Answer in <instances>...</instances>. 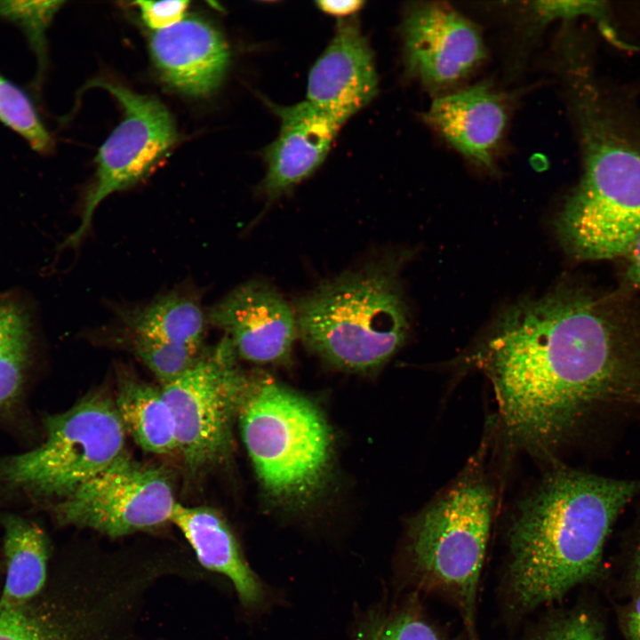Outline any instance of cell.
<instances>
[{
	"label": "cell",
	"instance_id": "obj_1",
	"mask_svg": "<svg viewBox=\"0 0 640 640\" xmlns=\"http://www.w3.org/2000/svg\"><path fill=\"white\" fill-rule=\"evenodd\" d=\"M478 357L508 433L547 450L592 409L640 391V315L561 285L508 308Z\"/></svg>",
	"mask_w": 640,
	"mask_h": 640
},
{
	"label": "cell",
	"instance_id": "obj_2",
	"mask_svg": "<svg viewBox=\"0 0 640 640\" xmlns=\"http://www.w3.org/2000/svg\"><path fill=\"white\" fill-rule=\"evenodd\" d=\"M633 481L557 469L518 507L509 531V585L516 604L534 609L595 577Z\"/></svg>",
	"mask_w": 640,
	"mask_h": 640
},
{
	"label": "cell",
	"instance_id": "obj_3",
	"mask_svg": "<svg viewBox=\"0 0 640 640\" xmlns=\"http://www.w3.org/2000/svg\"><path fill=\"white\" fill-rule=\"evenodd\" d=\"M399 262L381 260L319 285L293 309L306 346L349 371L376 369L403 346L409 313Z\"/></svg>",
	"mask_w": 640,
	"mask_h": 640
},
{
	"label": "cell",
	"instance_id": "obj_4",
	"mask_svg": "<svg viewBox=\"0 0 640 640\" xmlns=\"http://www.w3.org/2000/svg\"><path fill=\"white\" fill-rule=\"evenodd\" d=\"M237 413L265 491L290 503L313 497L324 482L332 452L330 430L316 407L272 380H248Z\"/></svg>",
	"mask_w": 640,
	"mask_h": 640
},
{
	"label": "cell",
	"instance_id": "obj_5",
	"mask_svg": "<svg viewBox=\"0 0 640 640\" xmlns=\"http://www.w3.org/2000/svg\"><path fill=\"white\" fill-rule=\"evenodd\" d=\"M493 492L476 468L467 469L410 526L414 568L457 603L470 640H478L476 605L490 536Z\"/></svg>",
	"mask_w": 640,
	"mask_h": 640
},
{
	"label": "cell",
	"instance_id": "obj_6",
	"mask_svg": "<svg viewBox=\"0 0 640 640\" xmlns=\"http://www.w3.org/2000/svg\"><path fill=\"white\" fill-rule=\"evenodd\" d=\"M38 446L0 460V482L35 498L72 493L125 454L115 402L92 395L47 419Z\"/></svg>",
	"mask_w": 640,
	"mask_h": 640
},
{
	"label": "cell",
	"instance_id": "obj_7",
	"mask_svg": "<svg viewBox=\"0 0 640 640\" xmlns=\"http://www.w3.org/2000/svg\"><path fill=\"white\" fill-rule=\"evenodd\" d=\"M236 355L225 337L161 388L174 418L178 450L192 470L220 460L229 448L232 420L248 382Z\"/></svg>",
	"mask_w": 640,
	"mask_h": 640
},
{
	"label": "cell",
	"instance_id": "obj_8",
	"mask_svg": "<svg viewBox=\"0 0 640 640\" xmlns=\"http://www.w3.org/2000/svg\"><path fill=\"white\" fill-rule=\"evenodd\" d=\"M89 85L111 93L120 103L124 117L99 150L95 180L84 196L80 223L62 248L78 246L90 231L100 203L146 177L177 140L171 115L157 100L102 80Z\"/></svg>",
	"mask_w": 640,
	"mask_h": 640
},
{
	"label": "cell",
	"instance_id": "obj_9",
	"mask_svg": "<svg viewBox=\"0 0 640 640\" xmlns=\"http://www.w3.org/2000/svg\"><path fill=\"white\" fill-rule=\"evenodd\" d=\"M176 504L164 469L124 454L64 498L56 514L65 524L116 538L171 522Z\"/></svg>",
	"mask_w": 640,
	"mask_h": 640
},
{
	"label": "cell",
	"instance_id": "obj_10",
	"mask_svg": "<svg viewBox=\"0 0 640 640\" xmlns=\"http://www.w3.org/2000/svg\"><path fill=\"white\" fill-rule=\"evenodd\" d=\"M409 74L434 92L452 87L486 57L476 26L444 2H422L407 11L402 24Z\"/></svg>",
	"mask_w": 640,
	"mask_h": 640
},
{
	"label": "cell",
	"instance_id": "obj_11",
	"mask_svg": "<svg viewBox=\"0 0 640 640\" xmlns=\"http://www.w3.org/2000/svg\"><path fill=\"white\" fill-rule=\"evenodd\" d=\"M206 315L209 324L224 331L236 354L253 363L284 361L298 334L293 308L261 281L237 286Z\"/></svg>",
	"mask_w": 640,
	"mask_h": 640
},
{
	"label": "cell",
	"instance_id": "obj_12",
	"mask_svg": "<svg viewBox=\"0 0 640 640\" xmlns=\"http://www.w3.org/2000/svg\"><path fill=\"white\" fill-rule=\"evenodd\" d=\"M509 118L506 95L486 82L436 96L425 123L460 155L492 170Z\"/></svg>",
	"mask_w": 640,
	"mask_h": 640
},
{
	"label": "cell",
	"instance_id": "obj_13",
	"mask_svg": "<svg viewBox=\"0 0 640 640\" xmlns=\"http://www.w3.org/2000/svg\"><path fill=\"white\" fill-rule=\"evenodd\" d=\"M377 88L365 37L355 24L341 23L309 72L307 100L344 124L373 99Z\"/></svg>",
	"mask_w": 640,
	"mask_h": 640
},
{
	"label": "cell",
	"instance_id": "obj_14",
	"mask_svg": "<svg viewBox=\"0 0 640 640\" xmlns=\"http://www.w3.org/2000/svg\"><path fill=\"white\" fill-rule=\"evenodd\" d=\"M154 63L164 80L190 96L212 93L222 81L229 51L211 24L187 18L156 31L150 40Z\"/></svg>",
	"mask_w": 640,
	"mask_h": 640
},
{
	"label": "cell",
	"instance_id": "obj_15",
	"mask_svg": "<svg viewBox=\"0 0 640 640\" xmlns=\"http://www.w3.org/2000/svg\"><path fill=\"white\" fill-rule=\"evenodd\" d=\"M281 126L278 137L267 148L263 191L276 197L313 173L326 157L342 126L340 121L312 105L274 106Z\"/></svg>",
	"mask_w": 640,
	"mask_h": 640
},
{
	"label": "cell",
	"instance_id": "obj_16",
	"mask_svg": "<svg viewBox=\"0 0 640 640\" xmlns=\"http://www.w3.org/2000/svg\"><path fill=\"white\" fill-rule=\"evenodd\" d=\"M171 522L183 533L198 562L232 582L241 602L247 606L262 600V588L244 559L224 520L212 509L177 503Z\"/></svg>",
	"mask_w": 640,
	"mask_h": 640
},
{
	"label": "cell",
	"instance_id": "obj_17",
	"mask_svg": "<svg viewBox=\"0 0 640 640\" xmlns=\"http://www.w3.org/2000/svg\"><path fill=\"white\" fill-rule=\"evenodd\" d=\"M116 333L186 346L196 350L209 324L199 296L174 290L142 305L121 307L116 311Z\"/></svg>",
	"mask_w": 640,
	"mask_h": 640
},
{
	"label": "cell",
	"instance_id": "obj_18",
	"mask_svg": "<svg viewBox=\"0 0 640 640\" xmlns=\"http://www.w3.org/2000/svg\"><path fill=\"white\" fill-rule=\"evenodd\" d=\"M39 334L31 300L21 292H0V412L20 397Z\"/></svg>",
	"mask_w": 640,
	"mask_h": 640
},
{
	"label": "cell",
	"instance_id": "obj_19",
	"mask_svg": "<svg viewBox=\"0 0 640 640\" xmlns=\"http://www.w3.org/2000/svg\"><path fill=\"white\" fill-rule=\"evenodd\" d=\"M6 565L1 604L23 605L42 590L47 577L48 543L43 530L20 516L3 518Z\"/></svg>",
	"mask_w": 640,
	"mask_h": 640
},
{
	"label": "cell",
	"instance_id": "obj_20",
	"mask_svg": "<svg viewBox=\"0 0 640 640\" xmlns=\"http://www.w3.org/2000/svg\"><path fill=\"white\" fill-rule=\"evenodd\" d=\"M115 404L125 432L143 450L156 454L178 450L174 418L161 389L126 379Z\"/></svg>",
	"mask_w": 640,
	"mask_h": 640
},
{
	"label": "cell",
	"instance_id": "obj_21",
	"mask_svg": "<svg viewBox=\"0 0 640 640\" xmlns=\"http://www.w3.org/2000/svg\"><path fill=\"white\" fill-rule=\"evenodd\" d=\"M32 602V601H31ZM23 605L0 604V640H100V620L88 611L61 621L51 613L34 612Z\"/></svg>",
	"mask_w": 640,
	"mask_h": 640
},
{
	"label": "cell",
	"instance_id": "obj_22",
	"mask_svg": "<svg viewBox=\"0 0 640 640\" xmlns=\"http://www.w3.org/2000/svg\"><path fill=\"white\" fill-rule=\"evenodd\" d=\"M0 123L20 136L36 153L47 155L53 140L33 99L0 72Z\"/></svg>",
	"mask_w": 640,
	"mask_h": 640
},
{
	"label": "cell",
	"instance_id": "obj_23",
	"mask_svg": "<svg viewBox=\"0 0 640 640\" xmlns=\"http://www.w3.org/2000/svg\"><path fill=\"white\" fill-rule=\"evenodd\" d=\"M63 2L0 1V19L19 28L36 59L34 89H39L47 68L46 31Z\"/></svg>",
	"mask_w": 640,
	"mask_h": 640
},
{
	"label": "cell",
	"instance_id": "obj_24",
	"mask_svg": "<svg viewBox=\"0 0 640 640\" xmlns=\"http://www.w3.org/2000/svg\"><path fill=\"white\" fill-rule=\"evenodd\" d=\"M154 373L162 387L183 374L197 359L201 351L186 346L116 333Z\"/></svg>",
	"mask_w": 640,
	"mask_h": 640
},
{
	"label": "cell",
	"instance_id": "obj_25",
	"mask_svg": "<svg viewBox=\"0 0 640 640\" xmlns=\"http://www.w3.org/2000/svg\"><path fill=\"white\" fill-rule=\"evenodd\" d=\"M357 640H444L418 612L401 608L373 612L363 623Z\"/></svg>",
	"mask_w": 640,
	"mask_h": 640
},
{
	"label": "cell",
	"instance_id": "obj_26",
	"mask_svg": "<svg viewBox=\"0 0 640 640\" xmlns=\"http://www.w3.org/2000/svg\"><path fill=\"white\" fill-rule=\"evenodd\" d=\"M611 9L620 51L640 55V1H611ZM628 84L640 97V75Z\"/></svg>",
	"mask_w": 640,
	"mask_h": 640
},
{
	"label": "cell",
	"instance_id": "obj_27",
	"mask_svg": "<svg viewBox=\"0 0 640 640\" xmlns=\"http://www.w3.org/2000/svg\"><path fill=\"white\" fill-rule=\"evenodd\" d=\"M535 640H604V636L590 613L572 612L553 621Z\"/></svg>",
	"mask_w": 640,
	"mask_h": 640
},
{
	"label": "cell",
	"instance_id": "obj_28",
	"mask_svg": "<svg viewBox=\"0 0 640 640\" xmlns=\"http://www.w3.org/2000/svg\"><path fill=\"white\" fill-rule=\"evenodd\" d=\"M144 22L153 29L162 30L183 20L188 1H138L135 3Z\"/></svg>",
	"mask_w": 640,
	"mask_h": 640
},
{
	"label": "cell",
	"instance_id": "obj_29",
	"mask_svg": "<svg viewBox=\"0 0 640 640\" xmlns=\"http://www.w3.org/2000/svg\"><path fill=\"white\" fill-rule=\"evenodd\" d=\"M619 618L626 640H640V595L621 608Z\"/></svg>",
	"mask_w": 640,
	"mask_h": 640
},
{
	"label": "cell",
	"instance_id": "obj_30",
	"mask_svg": "<svg viewBox=\"0 0 640 640\" xmlns=\"http://www.w3.org/2000/svg\"><path fill=\"white\" fill-rule=\"evenodd\" d=\"M360 0H323L316 2L324 12L335 17H347L356 13L364 5Z\"/></svg>",
	"mask_w": 640,
	"mask_h": 640
},
{
	"label": "cell",
	"instance_id": "obj_31",
	"mask_svg": "<svg viewBox=\"0 0 640 640\" xmlns=\"http://www.w3.org/2000/svg\"><path fill=\"white\" fill-rule=\"evenodd\" d=\"M627 268L628 279L635 286L640 288V236L636 240L629 252Z\"/></svg>",
	"mask_w": 640,
	"mask_h": 640
},
{
	"label": "cell",
	"instance_id": "obj_32",
	"mask_svg": "<svg viewBox=\"0 0 640 640\" xmlns=\"http://www.w3.org/2000/svg\"><path fill=\"white\" fill-rule=\"evenodd\" d=\"M629 580L634 596L640 595V540L632 553L629 564Z\"/></svg>",
	"mask_w": 640,
	"mask_h": 640
}]
</instances>
